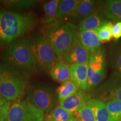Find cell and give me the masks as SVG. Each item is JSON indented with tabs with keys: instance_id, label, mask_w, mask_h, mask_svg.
<instances>
[{
	"instance_id": "cell-1",
	"label": "cell",
	"mask_w": 121,
	"mask_h": 121,
	"mask_svg": "<svg viewBox=\"0 0 121 121\" xmlns=\"http://www.w3.org/2000/svg\"><path fill=\"white\" fill-rule=\"evenodd\" d=\"M37 22L33 13L0 10V44L11 43L31 31Z\"/></svg>"
},
{
	"instance_id": "cell-2",
	"label": "cell",
	"mask_w": 121,
	"mask_h": 121,
	"mask_svg": "<svg viewBox=\"0 0 121 121\" xmlns=\"http://www.w3.org/2000/svg\"><path fill=\"white\" fill-rule=\"evenodd\" d=\"M45 35L60 60L80 40L79 31L76 25L69 22L62 24L58 20L46 26Z\"/></svg>"
},
{
	"instance_id": "cell-3",
	"label": "cell",
	"mask_w": 121,
	"mask_h": 121,
	"mask_svg": "<svg viewBox=\"0 0 121 121\" xmlns=\"http://www.w3.org/2000/svg\"><path fill=\"white\" fill-rule=\"evenodd\" d=\"M3 58L5 63L28 78L35 72L29 39L19 38L7 44L4 48Z\"/></svg>"
},
{
	"instance_id": "cell-4",
	"label": "cell",
	"mask_w": 121,
	"mask_h": 121,
	"mask_svg": "<svg viewBox=\"0 0 121 121\" xmlns=\"http://www.w3.org/2000/svg\"><path fill=\"white\" fill-rule=\"evenodd\" d=\"M28 77L4 63L0 69V95L6 100L20 99L26 91Z\"/></svg>"
},
{
	"instance_id": "cell-5",
	"label": "cell",
	"mask_w": 121,
	"mask_h": 121,
	"mask_svg": "<svg viewBox=\"0 0 121 121\" xmlns=\"http://www.w3.org/2000/svg\"><path fill=\"white\" fill-rule=\"evenodd\" d=\"M29 39L36 73L49 71L60 61L56 53L45 34L34 36Z\"/></svg>"
},
{
	"instance_id": "cell-6",
	"label": "cell",
	"mask_w": 121,
	"mask_h": 121,
	"mask_svg": "<svg viewBox=\"0 0 121 121\" xmlns=\"http://www.w3.org/2000/svg\"><path fill=\"white\" fill-rule=\"evenodd\" d=\"M26 93L28 102L44 113L51 111L56 103V93L48 86H29Z\"/></svg>"
},
{
	"instance_id": "cell-7",
	"label": "cell",
	"mask_w": 121,
	"mask_h": 121,
	"mask_svg": "<svg viewBox=\"0 0 121 121\" xmlns=\"http://www.w3.org/2000/svg\"><path fill=\"white\" fill-rule=\"evenodd\" d=\"M44 117L43 111L22 98L10 106L6 121H43Z\"/></svg>"
},
{
	"instance_id": "cell-8",
	"label": "cell",
	"mask_w": 121,
	"mask_h": 121,
	"mask_svg": "<svg viewBox=\"0 0 121 121\" xmlns=\"http://www.w3.org/2000/svg\"><path fill=\"white\" fill-rule=\"evenodd\" d=\"M87 90H91L102 81L105 76V55L102 49L91 54L88 62Z\"/></svg>"
},
{
	"instance_id": "cell-9",
	"label": "cell",
	"mask_w": 121,
	"mask_h": 121,
	"mask_svg": "<svg viewBox=\"0 0 121 121\" xmlns=\"http://www.w3.org/2000/svg\"><path fill=\"white\" fill-rule=\"evenodd\" d=\"M88 67V62L70 65V79L82 91L87 90Z\"/></svg>"
},
{
	"instance_id": "cell-10",
	"label": "cell",
	"mask_w": 121,
	"mask_h": 121,
	"mask_svg": "<svg viewBox=\"0 0 121 121\" xmlns=\"http://www.w3.org/2000/svg\"><path fill=\"white\" fill-rule=\"evenodd\" d=\"M90 52L85 48L79 40L72 47L62 60L67 64H84L89 62Z\"/></svg>"
},
{
	"instance_id": "cell-11",
	"label": "cell",
	"mask_w": 121,
	"mask_h": 121,
	"mask_svg": "<svg viewBox=\"0 0 121 121\" xmlns=\"http://www.w3.org/2000/svg\"><path fill=\"white\" fill-rule=\"evenodd\" d=\"M89 96L82 90L76 93L60 102V106L72 114L77 112L83 105L87 102Z\"/></svg>"
},
{
	"instance_id": "cell-12",
	"label": "cell",
	"mask_w": 121,
	"mask_h": 121,
	"mask_svg": "<svg viewBox=\"0 0 121 121\" xmlns=\"http://www.w3.org/2000/svg\"><path fill=\"white\" fill-rule=\"evenodd\" d=\"M80 41L83 47L91 53L99 52L102 49V42L95 30H87L80 33Z\"/></svg>"
},
{
	"instance_id": "cell-13",
	"label": "cell",
	"mask_w": 121,
	"mask_h": 121,
	"mask_svg": "<svg viewBox=\"0 0 121 121\" xmlns=\"http://www.w3.org/2000/svg\"><path fill=\"white\" fill-rule=\"evenodd\" d=\"M108 22L102 13H92L80 22L78 29L80 32L87 30H95Z\"/></svg>"
},
{
	"instance_id": "cell-14",
	"label": "cell",
	"mask_w": 121,
	"mask_h": 121,
	"mask_svg": "<svg viewBox=\"0 0 121 121\" xmlns=\"http://www.w3.org/2000/svg\"><path fill=\"white\" fill-rule=\"evenodd\" d=\"M99 10L104 16L121 22V0H108L101 3Z\"/></svg>"
},
{
	"instance_id": "cell-15",
	"label": "cell",
	"mask_w": 121,
	"mask_h": 121,
	"mask_svg": "<svg viewBox=\"0 0 121 121\" xmlns=\"http://www.w3.org/2000/svg\"><path fill=\"white\" fill-rule=\"evenodd\" d=\"M87 104L93 110L95 121H115L104 103L98 99H90Z\"/></svg>"
},
{
	"instance_id": "cell-16",
	"label": "cell",
	"mask_w": 121,
	"mask_h": 121,
	"mask_svg": "<svg viewBox=\"0 0 121 121\" xmlns=\"http://www.w3.org/2000/svg\"><path fill=\"white\" fill-rule=\"evenodd\" d=\"M49 72L54 80L63 83L70 78V66L63 60H60L50 69Z\"/></svg>"
},
{
	"instance_id": "cell-17",
	"label": "cell",
	"mask_w": 121,
	"mask_h": 121,
	"mask_svg": "<svg viewBox=\"0 0 121 121\" xmlns=\"http://www.w3.org/2000/svg\"><path fill=\"white\" fill-rule=\"evenodd\" d=\"M80 2V0L60 1L56 14L57 19L64 20L68 17H71Z\"/></svg>"
},
{
	"instance_id": "cell-18",
	"label": "cell",
	"mask_w": 121,
	"mask_h": 121,
	"mask_svg": "<svg viewBox=\"0 0 121 121\" xmlns=\"http://www.w3.org/2000/svg\"><path fill=\"white\" fill-rule=\"evenodd\" d=\"M42 2L38 0H1L0 4L7 9L23 10L34 8Z\"/></svg>"
},
{
	"instance_id": "cell-19",
	"label": "cell",
	"mask_w": 121,
	"mask_h": 121,
	"mask_svg": "<svg viewBox=\"0 0 121 121\" xmlns=\"http://www.w3.org/2000/svg\"><path fill=\"white\" fill-rule=\"evenodd\" d=\"M59 0H52L44 4V16L42 19V24L47 25L56 20V14L59 4Z\"/></svg>"
},
{
	"instance_id": "cell-20",
	"label": "cell",
	"mask_w": 121,
	"mask_h": 121,
	"mask_svg": "<svg viewBox=\"0 0 121 121\" xmlns=\"http://www.w3.org/2000/svg\"><path fill=\"white\" fill-rule=\"evenodd\" d=\"M95 7V2L93 0H82L80 1L76 10L71 17L75 19L82 20L92 13Z\"/></svg>"
},
{
	"instance_id": "cell-21",
	"label": "cell",
	"mask_w": 121,
	"mask_h": 121,
	"mask_svg": "<svg viewBox=\"0 0 121 121\" xmlns=\"http://www.w3.org/2000/svg\"><path fill=\"white\" fill-rule=\"evenodd\" d=\"M78 91V88L71 80L62 83L57 89L56 93L60 102H62Z\"/></svg>"
},
{
	"instance_id": "cell-22",
	"label": "cell",
	"mask_w": 121,
	"mask_h": 121,
	"mask_svg": "<svg viewBox=\"0 0 121 121\" xmlns=\"http://www.w3.org/2000/svg\"><path fill=\"white\" fill-rule=\"evenodd\" d=\"M73 117V114L60 105L51 112L47 119L52 121H68Z\"/></svg>"
},
{
	"instance_id": "cell-23",
	"label": "cell",
	"mask_w": 121,
	"mask_h": 121,
	"mask_svg": "<svg viewBox=\"0 0 121 121\" xmlns=\"http://www.w3.org/2000/svg\"><path fill=\"white\" fill-rule=\"evenodd\" d=\"M107 109L115 121H121V101L110 99L105 103Z\"/></svg>"
},
{
	"instance_id": "cell-24",
	"label": "cell",
	"mask_w": 121,
	"mask_h": 121,
	"mask_svg": "<svg viewBox=\"0 0 121 121\" xmlns=\"http://www.w3.org/2000/svg\"><path fill=\"white\" fill-rule=\"evenodd\" d=\"M113 25L112 22H108L104 25L95 30L102 43L108 42L112 38V28Z\"/></svg>"
},
{
	"instance_id": "cell-25",
	"label": "cell",
	"mask_w": 121,
	"mask_h": 121,
	"mask_svg": "<svg viewBox=\"0 0 121 121\" xmlns=\"http://www.w3.org/2000/svg\"><path fill=\"white\" fill-rule=\"evenodd\" d=\"M73 116L78 121H95L93 110L87 105V103L77 112L74 113Z\"/></svg>"
},
{
	"instance_id": "cell-26",
	"label": "cell",
	"mask_w": 121,
	"mask_h": 121,
	"mask_svg": "<svg viewBox=\"0 0 121 121\" xmlns=\"http://www.w3.org/2000/svg\"><path fill=\"white\" fill-rule=\"evenodd\" d=\"M10 104V102L4 99L0 100V121H6Z\"/></svg>"
},
{
	"instance_id": "cell-27",
	"label": "cell",
	"mask_w": 121,
	"mask_h": 121,
	"mask_svg": "<svg viewBox=\"0 0 121 121\" xmlns=\"http://www.w3.org/2000/svg\"><path fill=\"white\" fill-rule=\"evenodd\" d=\"M113 37L118 40L121 37V22H118L113 25L112 28Z\"/></svg>"
},
{
	"instance_id": "cell-28",
	"label": "cell",
	"mask_w": 121,
	"mask_h": 121,
	"mask_svg": "<svg viewBox=\"0 0 121 121\" xmlns=\"http://www.w3.org/2000/svg\"><path fill=\"white\" fill-rule=\"evenodd\" d=\"M112 99H117L121 101V84L116 86V89L111 92Z\"/></svg>"
},
{
	"instance_id": "cell-29",
	"label": "cell",
	"mask_w": 121,
	"mask_h": 121,
	"mask_svg": "<svg viewBox=\"0 0 121 121\" xmlns=\"http://www.w3.org/2000/svg\"><path fill=\"white\" fill-rule=\"evenodd\" d=\"M117 67L119 71L121 72V52L119 54L118 57V60L117 62Z\"/></svg>"
},
{
	"instance_id": "cell-30",
	"label": "cell",
	"mask_w": 121,
	"mask_h": 121,
	"mask_svg": "<svg viewBox=\"0 0 121 121\" xmlns=\"http://www.w3.org/2000/svg\"><path fill=\"white\" fill-rule=\"evenodd\" d=\"M78 121V120H77V119L76 118L74 117V116H73V117H72V118H71L69 121Z\"/></svg>"
},
{
	"instance_id": "cell-31",
	"label": "cell",
	"mask_w": 121,
	"mask_h": 121,
	"mask_svg": "<svg viewBox=\"0 0 121 121\" xmlns=\"http://www.w3.org/2000/svg\"><path fill=\"white\" fill-rule=\"evenodd\" d=\"M45 121H52V120H51V119H47V120Z\"/></svg>"
},
{
	"instance_id": "cell-32",
	"label": "cell",
	"mask_w": 121,
	"mask_h": 121,
	"mask_svg": "<svg viewBox=\"0 0 121 121\" xmlns=\"http://www.w3.org/2000/svg\"><path fill=\"white\" fill-rule=\"evenodd\" d=\"M3 99H4V98H2V97H1V95H0V100H1Z\"/></svg>"
},
{
	"instance_id": "cell-33",
	"label": "cell",
	"mask_w": 121,
	"mask_h": 121,
	"mask_svg": "<svg viewBox=\"0 0 121 121\" xmlns=\"http://www.w3.org/2000/svg\"><path fill=\"white\" fill-rule=\"evenodd\" d=\"M1 66H2V65H1V63H0V69H1Z\"/></svg>"
}]
</instances>
